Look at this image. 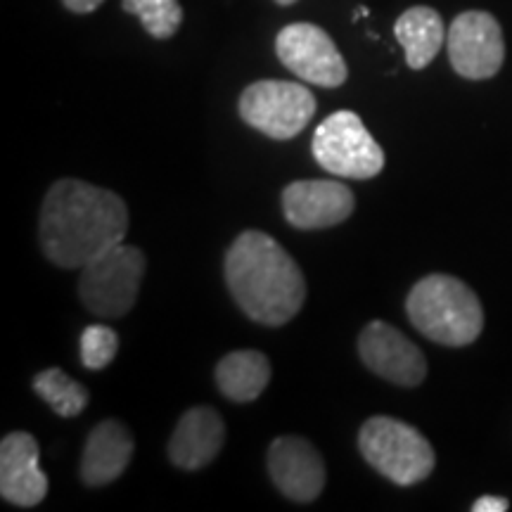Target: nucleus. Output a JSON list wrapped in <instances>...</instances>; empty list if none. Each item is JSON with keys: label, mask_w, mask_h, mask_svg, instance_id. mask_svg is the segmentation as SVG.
Listing matches in <instances>:
<instances>
[{"label": "nucleus", "mask_w": 512, "mask_h": 512, "mask_svg": "<svg viewBox=\"0 0 512 512\" xmlns=\"http://www.w3.org/2000/svg\"><path fill=\"white\" fill-rule=\"evenodd\" d=\"M128 209L117 192L62 178L41 207L43 254L60 268H83L126 238Z\"/></svg>", "instance_id": "f257e3e1"}, {"label": "nucleus", "mask_w": 512, "mask_h": 512, "mask_svg": "<svg viewBox=\"0 0 512 512\" xmlns=\"http://www.w3.org/2000/svg\"><path fill=\"white\" fill-rule=\"evenodd\" d=\"M226 283L249 318L261 325H285L306 299L302 268L280 242L261 230H245L226 254Z\"/></svg>", "instance_id": "f03ea898"}, {"label": "nucleus", "mask_w": 512, "mask_h": 512, "mask_svg": "<svg viewBox=\"0 0 512 512\" xmlns=\"http://www.w3.org/2000/svg\"><path fill=\"white\" fill-rule=\"evenodd\" d=\"M406 311L422 335L444 347H467L484 330L477 294L453 275L432 273L418 280L406 299Z\"/></svg>", "instance_id": "7ed1b4c3"}, {"label": "nucleus", "mask_w": 512, "mask_h": 512, "mask_svg": "<svg viewBox=\"0 0 512 512\" xmlns=\"http://www.w3.org/2000/svg\"><path fill=\"white\" fill-rule=\"evenodd\" d=\"M358 448L373 470L399 486H413L432 475V444L408 422L389 415H375L363 422L358 432Z\"/></svg>", "instance_id": "20e7f679"}, {"label": "nucleus", "mask_w": 512, "mask_h": 512, "mask_svg": "<svg viewBox=\"0 0 512 512\" xmlns=\"http://www.w3.org/2000/svg\"><path fill=\"white\" fill-rule=\"evenodd\" d=\"M143 275L145 254L119 242L83 266L79 297L95 316L121 318L136 304Z\"/></svg>", "instance_id": "39448f33"}, {"label": "nucleus", "mask_w": 512, "mask_h": 512, "mask_svg": "<svg viewBox=\"0 0 512 512\" xmlns=\"http://www.w3.org/2000/svg\"><path fill=\"white\" fill-rule=\"evenodd\" d=\"M311 152L320 169L332 176L368 181L384 169V152L375 143L363 119L351 110H339L318 124Z\"/></svg>", "instance_id": "423d86ee"}, {"label": "nucleus", "mask_w": 512, "mask_h": 512, "mask_svg": "<svg viewBox=\"0 0 512 512\" xmlns=\"http://www.w3.org/2000/svg\"><path fill=\"white\" fill-rule=\"evenodd\" d=\"M240 117L273 140H290L309 126L316 98L294 81H256L240 95Z\"/></svg>", "instance_id": "0eeeda50"}, {"label": "nucleus", "mask_w": 512, "mask_h": 512, "mask_svg": "<svg viewBox=\"0 0 512 512\" xmlns=\"http://www.w3.org/2000/svg\"><path fill=\"white\" fill-rule=\"evenodd\" d=\"M280 62L299 79L320 88H337L347 81L349 69L335 41L318 24H287L275 38Z\"/></svg>", "instance_id": "6e6552de"}, {"label": "nucleus", "mask_w": 512, "mask_h": 512, "mask_svg": "<svg viewBox=\"0 0 512 512\" xmlns=\"http://www.w3.org/2000/svg\"><path fill=\"white\" fill-rule=\"evenodd\" d=\"M448 60L453 69L470 81L491 79L505 62V41L501 24L494 15L470 10L458 15L446 36Z\"/></svg>", "instance_id": "1a4fd4ad"}, {"label": "nucleus", "mask_w": 512, "mask_h": 512, "mask_svg": "<svg viewBox=\"0 0 512 512\" xmlns=\"http://www.w3.org/2000/svg\"><path fill=\"white\" fill-rule=\"evenodd\" d=\"M358 354L370 373L396 387H418L427 377V358L418 344L382 320H373L363 328Z\"/></svg>", "instance_id": "9d476101"}, {"label": "nucleus", "mask_w": 512, "mask_h": 512, "mask_svg": "<svg viewBox=\"0 0 512 512\" xmlns=\"http://www.w3.org/2000/svg\"><path fill=\"white\" fill-rule=\"evenodd\" d=\"M354 192L339 181H294L283 190L285 219L294 228L320 230L339 226L354 214Z\"/></svg>", "instance_id": "9b49d317"}, {"label": "nucleus", "mask_w": 512, "mask_h": 512, "mask_svg": "<svg viewBox=\"0 0 512 512\" xmlns=\"http://www.w3.org/2000/svg\"><path fill=\"white\" fill-rule=\"evenodd\" d=\"M268 472L280 494L294 503L316 501L325 486L318 448L302 437H280L268 448Z\"/></svg>", "instance_id": "f8f14e48"}, {"label": "nucleus", "mask_w": 512, "mask_h": 512, "mask_svg": "<svg viewBox=\"0 0 512 512\" xmlns=\"http://www.w3.org/2000/svg\"><path fill=\"white\" fill-rule=\"evenodd\" d=\"M38 441L29 432H10L0 444V494L19 508H36L48 496V477L38 467Z\"/></svg>", "instance_id": "ddd939ff"}, {"label": "nucleus", "mask_w": 512, "mask_h": 512, "mask_svg": "<svg viewBox=\"0 0 512 512\" xmlns=\"http://www.w3.org/2000/svg\"><path fill=\"white\" fill-rule=\"evenodd\" d=\"M226 427L209 406H195L178 420L169 439V460L181 470H202L221 453Z\"/></svg>", "instance_id": "4468645a"}, {"label": "nucleus", "mask_w": 512, "mask_h": 512, "mask_svg": "<svg viewBox=\"0 0 512 512\" xmlns=\"http://www.w3.org/2000/svg\"><path fill=\"white\" fill-rule=\"evenodd\" d=\"M133 437L119 420H105L88 434L81 458V479L88 486H105L126 472L133 458Z\"/></svg>", "instance_id": "2eb2a0df"}, {"label": "nucleus", "mask_w": 512, "mask_h": 512, "mask_svg": "<svg viewBox=\"0 0 512 512\" xmlns=\"http://www.w3.org/2000/svg\"><path fill=\"white\" fill-rule=\"evenodd\" d=\"M396 41L401 43L406 62L411 69H425L439 55L446 41L444 19L437 10L418 5L406 10L394 24Z\"/></svg>", "instance_id": "dca6fc26"}, {"label": "nucleus", "mask_w": 512, "mask_h": 512, "mask_svg": "<svg viewBox=\"0 0 512 512\" xmlns=\"http://www.w3.org/2000/svg\"><path fill=\"white\" fill-rule=\"evenodd\" d=\"M271 382V363L261 351H233L216 366L221 394L235 403L256 401Z\"/></svg>", "instance_id": "f3484780"}, {"label": "nucleus", "mask_w": 512, "mask_h": 512, "mask_svg": "<svg viewBox=\"0 0 512 512\" xmlns=\"http://www.w3.org/2000/svg\"><path fill=\"white\" fill-rule=\"evenodd\" d=\"M34 392L62 418H74L88 406V392L81 382L60 368H48L34 377Z\"/></svg>", "instance_id": "a211bd4d"}, {"label": "nucleus", "mask_w": 512, "mask_h": 512, "mask_svg": "<svg viewBox=\"0 0 512 512\" xmlns=\"http://www.w3.org/2000/svg\"><path fill=\"white\" fill-rule=\"evenodd\" d=\"M128 15H136L152 38H171L183 24V8L178 0H121Z\"/></svg>", "instance_id": "6ab92c4d"}, {"label": "nucleus", "mask_w": 512, "mask_h": 512, "mask_svg": "<svg viewBox=\"0 0 512 512\" xmlns=\"http://www.w3.org/2000/svg\"><path fill=\"white\" fill-rule=\"evenodd\" d=\"M119 351L117 332L107 325H88L81 332V363L88 370H102L114 361Z\"/></svg>", "instance_id": "aec40b11"}, {"label": "nucleus", "mask_w": 512, "mask_h": 512, "mask_svg": "<svg viewBox=\"0 0 512 512\" xmlns=\"http://www.w3.org/2000/svg\"><path fill=\"white\" fill-rule=\"evenodd\" d=\"M510 503L501 496H482L472 503V512H505Z\"/></svg>", "instance_id": "412c9836"}, {"label": "nucleus", "mask_w": 512, "mask_h": 512, "mask_svg": "<svg viewBox=\"0 0 512 512\" xmlns=\"http://www.w3.org/2000/svg\"><path fill=\"white\" fill-rule=\"evenodd\" d=\"M64 8L76 12V15H88V12H95L105 0H62Z\"/></svg>", "instance_id": "4be33fe9"}, {"label": "nucleus", "mask_w": 512, "mask_h": 512, "mask_svg": "<svg viewBox=\"0 0 512 512\" xmlns=\"http://www.w3.org/2000/svg\"><path fill=\"white\" fill-rule=\"evenodd\" d=\"M275 3H278V5H294L297 0H275Z\"/></svg>", "instance_id": "5701e85b"}]
</instances>
